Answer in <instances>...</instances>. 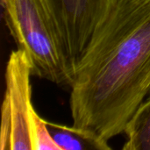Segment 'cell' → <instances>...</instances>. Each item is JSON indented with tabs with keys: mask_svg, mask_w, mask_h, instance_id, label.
<instances>
[{
	"mask_svg": "<svg viewBox=\"0 0 150 150\" xmlns=\"http://www.w3.org/2000/svg\"><path fill=\"white\" fill-rule=\"evenodd\" d=\"M150 0H118L74 69L73 125L105 140L124 134L150 94Z\"/></svg>",
	"mask_w": 150,
	"mask_h": 150,
	"instance_id": "6da1fadb",
	"label": "cell"
},
{
	"mask_svg": "<svg viewBox=\"0 0 150 150\" xmlns=\"http://www.w3.org/2000/svg\"><path fill=\"white\" fill-rule=\"evenodd\" d=\"M33 76L26 54L11 51L5 68L1 108L0 149L60 150L32 101Z\"/></svg>",
	"mask_w": 150,
	"mask_h": 150,
	"instance_id": "3957f363",
	"label": "cell"
},
{
	"mask_svg": "<svg viewBox=\"0 0 150 150\" xmlns=\"http://www.w3.org/2000/svg\"><path fill=\"white\" fill-rule=\"evenodd\" d=\"M74 67L118 0H50Z\"/></svg>",
	"mask_w": 150,
	"mask_h": 150,
	"instance_id": "277c9868",
	"label": "cell"
},
{
	"mask_svg": "<svg viewBox=\"0 0 150 150\" xmlns=\"http://www.w3.org/2000/svg\"><path fill=\"white\" fill-rule=\"evenodd\" d=\"M148 87H149V89L150 91V73L149 76V78H148Z\"/></svg>",
	"mask_w": 150,
	"mask_h": 150,
	"instance_id": "52a82bcc",
	"label": "cell"
},
{
	"mask_svg": "<svg viewBox=\"0 0 150 150\" xmlns=\"http://www.w3.org/2000/svg\"><path fill=\"white\" fill-rule=\"evenodd\" d=\"M47 129L60 150H110L108 141L96 132L46 120Z\"/></svg>",
	"mask_w": 150,
	"mask_h": 150,
	"instance_id": "5b68a950",
	"label": "cell"
},
{
	"mask_svg": "<svg viewBox=\"0 0 150 150\" xmlns=\"http://www.w3.org/2000/svg\"><path fill=\"white\" fill-rule=\"evenodd\" d=\"M4 19L33 76L70 87L74 67L50 0H1Z\"/></svg>",
	"mask_w": 150,
	"mask_h": 150,
	"instance_id": "7a4b0ae2",
	"label": "cell"
},
{
	"mask_svg": "<svg viewBox=\"0 0 150 150\" xmlns=\"http://www.w3.org/2000/svg\"><path fill=\"white\" fill-rule=\"evenodd\" d=\"M124 134V150H150V96L135 112Z\"/></svg>",
	"mask_w": 150,
	"mask_h": 150,
	"instance_id": "8992f818",
	"label": "cell"
}]
</instances>
